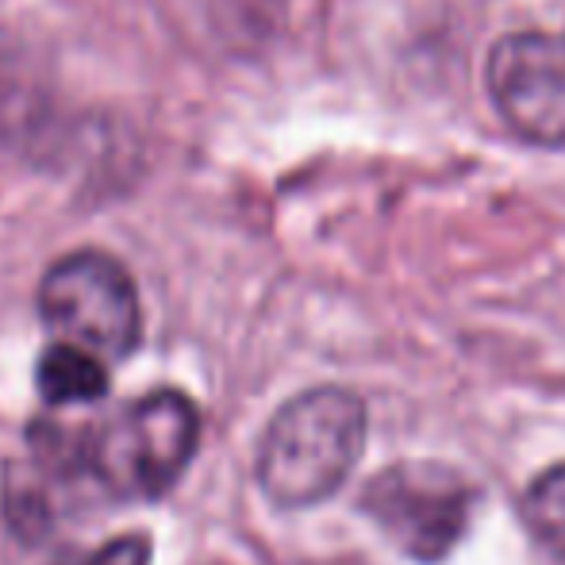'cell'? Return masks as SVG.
<instances>
[{
  "label": "cell",
  "mask_w": 565,
  "mask_h": 565,
  "mask_svg": "<svg viewBox=\"0 0 565 565\" xmlns=\"http://www.w3.org/2000/svg\"><path fill=\"white\" fill-rule=\"evenodd\" d=\"M365 447V404L335 385L292 396L258 447V484L277 508H312L350 477Z\"/></svg>",
  "instance_id": "obj_1"
},
{
  "label": "cell",
  "mask_w": 565,
  "mask_h": 565,
  "mask_svg": "<svg viewBox=\"0 0 565 565\" xmlns=\"http://www.w3.org/2000/svg\"><path fill=\"white\" fill-rule=\"evenodd\" d=\"M201 439V412L178 388L127 404L77 447V461L116 500H154L178 484Z\"/></svg>",
  "instance_id": "obj_2"
},
{
  "label": "cell",
  "mask_w": 565,
  "mask_h": 565,
  "mask_svg": "<svg viewBox=\"0 0 565 565\" xmlns=\"http://www.w3.org/2000/svg\"><path fill=\"white\" fill-rule=\"evenodd\" d=\"M481 492L443 461H396L362 492V512L412 562H443L461 535Z\"/></svg>",
  "instance_id": "obj_3"
},
{
  "label": "cell",
  "mask_w": 565,
  "mask_h": 565,
  "mask_svg": "<svg viewBox=\"0 0 565 565\" xmlns=\"http://www.w3.org/2000/svg\"><path fill=\"white\" fill-rule=\"evenodd\" d=\"M39 312L66 342H77L97 358H127L142 335L131 274L100 250L54 262L39 285Z\"/></svg>",
  "instance_id": "obj_4"
},
{
  "label": "cell",
  "mask_w": 565,
  "mask_h": 565,
  "mask_svg": "<svg viewBox=\"0 0 565 565\" xmlns=\"http://www.w3.org/2000/svg\"><path fill=\"white\" fill-rule=\"evenodd\" d=\"M489 93L520 139L565 150V39L504 35L489 54Z\"/></svg>",
  "instance_id": "obj_5"
},
{
  "label": "cell",
  "mask_w": 565,
  "mask_h": 565,
  "mask_svg": "<svg viewBox=\"0 0 565 565\" xmlns=\"http://www.w3.org/2000/svg\"><path fill=\"white\" fill-rule=\"evenodd\" d=\"M39 393L46 404H89L108 393V370L77 342L46 347L39 358Z\"/></svg>",
  "instance_id": "obj_6"
},
{
  "label": "cell",
  "mask_w": 565,
  "mask_h": 565,
  "mask_svg": "<svg viewBox=\"0 0 565 565\" xmlns=\"http://www.w3.org/2000/svg\"><path fill=\"white\" fill-rule=\"evenodd\" d=\"M523 520L535 531L539 543L565 558V461L531 481L527 497H523Z\"/></svg>",
  "instance_id": "obj_7"
},
{
  "label": "cell",
  "mask_w": 565,
  "mask_h": 565,
  "mask_svg": "<svg viewBox=\"0 0 565 565\" xmlns=\"http://www.w3.org/2000/svg\"><path fill=\"white\" fill-rule=\"evenodd\" d=\"M54 565H150V539L147 535H116L100 551L89 554H62Z\"/></svg>",
  "instance_id": "obj_8"
}]
</instances>
